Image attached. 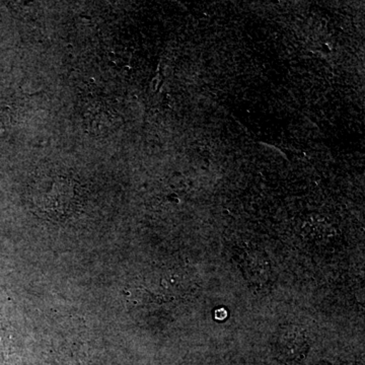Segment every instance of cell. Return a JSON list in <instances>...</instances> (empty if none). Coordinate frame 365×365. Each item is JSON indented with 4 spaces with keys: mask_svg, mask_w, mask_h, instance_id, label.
Returning a JSON list of instances; mask_svg holds the SVG:
<instances>
[{
    "mask_svg": "<svg viewBox=\"0 0 365 365\" xmlns=\"http://www.w3.org/2000/svg\"><path fill=\"white\" fill-rule=\"evenodd\" d=\"M304 338V334L297 328L281 330L276 342V349L281 359L297 361L304 359L307 350Z\"/></svg>",
    "mask_w": 365,
    "mask_h": 365,
    "instance_id": "7a4b0ae2",
    "label": "cell"
},
{
    "mask_svg": "<svg viewBox=\"0 0 365 365\" xmlns=\"http://www.w3.org/2000/svg\"><path fill=\"white\" fill-rule=\"evenodd\" d=\"M76 185L66 177H42L34 185V204L42 211L44 209L50 213H68L76 205Z\"/></svg>",
    "mask_w": 365,
    "mask_h": 365,
    "instance_id": "6da1fadb",
    "label": "cell"
}]
</instances>
